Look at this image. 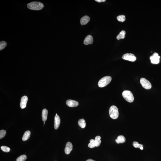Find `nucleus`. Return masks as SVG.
I'll return each instance as SVG.
<instances>
[{
  "label": "nucleus",
  "mask_w": 161,
  "mask_h": 161,
  "mask_svg": "<svg viewBox=\"0 0 161 161\" xmlns=\"http://www.w3.org/2000/svg\"><path fill=\"white\" fill-rule=\"evenodd\" d=\"M61 120L59 116L58 115H56L54 118V128L57 129L59 126L60 124Z\"/></svg>",
  "instance_id": "obj_12"
},
{
  "label": "nucleus",
  "mask_w": 161,
  "mask_h": 161,
  "mask_svg": "<svg viewBox=\"0 0 161 161\" xmlns=\"http://www.w3.org/2000/svg\"><path fill=\"white\" fill-rule=\"evenodd\" d=\"M115 141L118 144L123 143L125 142L126 138L124 136L120 135L118 137L117 139L115 140Z\"/></svg>",
  "instance_id": "obj_14"
},
{
  "label": "nucleus",
  "mask_w": 161,
  "mask_h": 161,
  "mask_svg": "<svg viewBox=\"0 0 161 161\" xmlns=\"http://www.w3.org/2000/svg\"><path fill=\"white\" fill-rule=\"evenodd\" d=\"M160 57L158 55V54L156 53H154L150 57L151 62L152 64H158L160 62Z\"/></svg>",
  "instance_id": "obj_7"
},
{
  "label": "nucleus",
  "mask_w": 161,
  "mask_h": 161,
  "mask_svg": "<svg viewBox=\"0 0 161 161\" xmlns=\"http://www.w3.org/2000/svg\"><path fill=\"white\" fill-rule=\"evenodd\" d=\"M140 149L141 150H143L144 149L143 147H141V148H140Z\"/></svg>",
  "instance_id": "obj_29"
},
{
  "label": "nucleus",
  "mask_w": 161,
  "mask_h": 161,
  "mask_svg": "<svg viewBox=\"0 0 161 161\" xmlns=\"http://www.w3.org/2000/svg\"><path fill=\"white\" fill-rule=\"evenodd\" d=\"M66 103L68 106L71 107H76L79 104L78 102L76 101L71 99L67 100Z\"/></svg>",
  "instance_id": "obj_11"
},
{
  "label": "nucleus",
  "mask_w": 161,
  "mask_h": 161,
  "mask_svg": "<svg viewBox=\"0 0 161 161\" xmlns=\"http://www.w3.org/2000/svg\"><path fill=\"white\" fill-rule=\"evenodd\" d=\"M90 17L87 16H85L81 18L80 20L81 24L82 25H85L90 21Z\"/></svg>",
  "instance_id": "obj_13"
},
{
  "label": "nucleus",
  "mask_w": 161,
  "mask_h": 161,
  "mask_svg": "<svg viewBox=\"0 0 161 161\" xmlns=\"http://www.w3.org/2000/svg\"><path fill=\"white\" fill-rule=\"evenodd\" d=\"M78 125L81 128H84L85 127L86 123L84 119H80L78 120Z\"/></svg>",
  "instance_id": "obj_17"
},
{
  "label": "nucleus",
  "mask_w": 161,
  "mask_h": 161,
  "mask_svg": "<svg viewBox=\"0 0 161 161\" xmlns=\"http://www.w3.org/2000/svg\"><path fill=\"white\" fill-rule=\"evenodd\" d=\"M123 97L129 103H132L134 100V97L133 93L131 91H125L122 93Z\"/></svg>",
  "instance_id": "obj_4"
},
{
  "label": "nucleus",
  "mask_w": 161,
  "mask_h": 161,
  "mask_svg": "<svg viewBox=\"0 0 161 161\" xmlns=\"http://www.w3.org/2000/svg\"><path fill=\"white\" fill-rule=\"evenodd\" d=\"M125 31H122L120 32L119 35H118L116 38L118 40L121 39H124L125 38Z\"/></svg>",
  "instance_id": "obj_18"
},
{
  "label": "nucleus",
  "mask_w": 161,
  "mask_h": 161,
  "mask_svg": "<svg viewBox=\"0 0 161 161\" xmlns=\"http://www.w3.org/2000/svg\"><path fill=\"white\" fill-rule=\"evenodd\" d=\"M112 79V77L109 76L103 77L98 82V86L100 87H105L110 83Z\"/></svg>",
  "instance_id": "obj_2"
},
{
  "label": "nucleus",
  "mask_w": 161,
  "mask_h": 161,
  "mask_svg": "<svg viewBox=\"0 0 161 161\" xmlns=\"http://www.w3.org/2000/svg\"><path fill=\"white\" fill-rule=\"evenodd\" d=\"M93 38L91 35H88L85 38L84 43L85 45L92 44L93 42Z\"/></svg>",
  "instance_id": "obj_10"
},
{
  "label": "nucleus",
  "mask_w": 161,
  "mask_h": 161,
  "mask_svg": "<svg viewBox=\"0 0 161 161\" xmlns=\"http://www.w3.org/2000/svg\"><path fill=\"white\" fill-rule=\"evenodd\" d=\"M117 19L119 22H123L125 20L126 18L125 16L121 15L117 17Z\"/></svg>",
  "instance_id": "obj_22"
},
{
  "label": "nucleus",
  "mask_w": 161,
  "mask_h": 161,
  "mask_svg": "<svg viewBox=\"0 0 161 161\" xmlns=\"http://www.w3.org/2000/svg\"><path fill=\"white\" fill-rule=\"evenodd\" d=\"M141 84L142 87L146 90H149L152 87V85L150 82L144 78H141L140 80Z\"/></svg>",
  "instance_id": "obj_5"
},
{
  "label": "nucleus",
  "mask_w": 161,
  "mask_h": 161,
  "mask_svg": "<svg viewBox=\"0 0 161 161\" xmlns=\"http://www.w3.org/2000/svg\"><path fill=\"white\" fill-rule=\"evenodd\" d=\"M45 124V122H44V124Z\"/></svg>",
  "instance_id": "obj_30"
},
{
  "label": "nucleus",
  "mask_w": 161,
  "mask_h": 161,
  "mask_svg": "<svg viewBox=\"0 0 161 161\" xmlns=\"http://www.w3.org/2000/svg\"><path fill=\"white\" fill-rule=\"evenodd\" d=\"M109 114L111 118L114 119H117L119 116L118 109L116 106H111L109 109Z\"/></svg>",
  "instance_id": "obj_3"
},
{
  "label": "nucleus",
  "mask_w": 161,
  "mask_h": 161,
  "mask_svg": "<svg viewBox=\"0 0 161 161\" xmlns=\"http://www.w3.org/2000/svg\"><path fill=\"white\" fill-rule=\"evenodd\" d=\"M101 137L100 136H97L95 137L94 140L96 147H98L100 145L101 141Z\"/></svg>",
  "instance_id": "obj_19"
},
{
  "label": "nucleus",
  "mask_w": 161,
  "mask_h": 161,
  "mask_svg": "<svg viewBox=\"0 0 161 161\" xmlns=\"http://www.w3.org/2000/svg\"><path fill=\"white\" fill-rule=\"evenodd\" d=\"M6 131L5 130H1L0 131V139L4 138L6 134Z\"/></svg>",
  "instance_id": "obj_26"
},
{
  "label": "nucleus",
  "mask_w": 161,
  "mask_h": 161,
  "mask_svg": "<svg viewBox=\"0 0 161 161\" xmlns=\"http://www.w3.org/2000/svg\"><path fill=\"white\" fill-rule=\"evenodd\" d=\"M7 43L6 42L2 41L0 42V50H2L6 47L7 45Z\"/></svg>",
  "instance_id": "obj_23"
},
{
  "label": "nucleus",
  "mask_w": 161,
  "mask_h": 161,
  "mask_svg": "<svg viewBox=\"0 0 161 161\" xmlns=\"http://www.w3.org/2000/svg\"><path fill=\"white\" fill-rule=\"evenodd\" d=\"M95 1L99 2H104L106 1L105 0H95Z\"/></svg>",
  "instance_id": "obj_27"
},
{
  "label": "nucleus",
  "mask_w": 161,
  "mask_h": 161,
  "mask_svg": "<svg viewBox=\"0 0 161 161\" xmlns=\"http://www.w3.org/2000/svg\"><path fill=\"white\" fill-rule=\"evenodd\" d=\"M1 150L6 153H8L10 151V149L8 147L6 146H2L1 147Z\"/></svg>",
  "instance_id": "obj_24"
},
{
  "label": "nucleus",
  "mask_w": 161,
  "mask_h": 161,
  "mask_svg": "<svg viewBox=\"0 0 161 161\" xmlns=\"http://www.w3.org/2000/svg\"><path fill=\"white\" fill-rule=\"evenodd\" d=\"M27 6L30 9L38 10L42 9L44 7V5L41 2H33L27 4Z\"/></svg>",
  "instance_id": "obj_1"
},
{
  "label": "nucleus",
  "mask_w": 161,
  "mask_h": 161,
  "mask_svg": "<svg viewBox=\"0 0 161 161\" xmlns=\"http://www.w3.org/2000/svg\"><path fill=\"white\" fill-rule=\"evenodd\" d=\"M57 115V114H56V115Z\"/></svg>",
  "instance_id": "obj_31"
},
{
  "label": "nucleus",
  "mask_w": 161,
  "mask_h": 161,
  "mask_svg": "<svg viewBox=\"0 0 161 161\" xmlns=\"http://www.w3.org/2000/svg\"><path fill=\"white\" fill-rule=\"evenodd\" d=\"M90 143L88 144V146L90 148H93L96 147L94 140L91 139L90 141Z\"/></svg>",
  "instance_id": "obj_21"
},
{
  "label": "nucleus",
  "mask_w": 161,
  "mask_h": 161,
  "mask_svg": "<svg viewBox=\"0 0 161 161\" xmlns=\"http://www.w3.org/2000/svg\"><path fill=\"white\" fill-rule=\"evenodd\" d=\"M31 135V132L29 131H27L25 132L22 138V140L23 141L27 140L29 138Z\"/></svg>",
  "instance_id": "obj_16"
},
{
  "label": "nucleus",
  "mask_w": 161,
  "mask_h": 161,
  "mask_svg": "<svg viewBox=\"0 0 161 161\" xmlns=\"http://www.w3.org/2000/svg\"><path fill=\"white\" fill-rule=\"evenodd\" d=\"M27 157L25 154L20 156L17 158L16 161H25L27 159Z\"/></svg>",
  "instance_id": "obj_20"
},
{
  "label": "nucleus",
  "mask_w": 161,
  "mask_h": 161,
  "mask_svg": "<svg viewBox=\"0 0 161 161\" xmlns=\"http://www.w3.org/2000/svg\"><path fill=\"white\" fill-rule=\"evenodd\" d=\"M27 101L28 98L27 96H24L22 97L21 99L20 103V106L22 109L25 108L26 106Z\"/></svg>",
  "instance_id": "obj_9"
},
{
  "label": "nucleus",
  "mask_w": 161,
  "mask_h": 161,
  "mask_svg": "<svg viewBox=\"0 0 161 161\" xmlns=\"http://www.w3.org/2000/svg\"><path fill=\"white\" fill-rule=\"evenodd\" d=\"M73 148L72 144L70 142H67L66 144V147L65 149V153L67 154H70Z\"/></svg>",
  "instance_id": "obj_8"
},
{
  "label": "nucleus",
  "mask_w": 161,
  "mask_h": 161,
  "mask_svg": "<svg viewBox=\"0 0 161 161\" xmlns=\"http://www.w3.org/2000/svg\"><path fill=\"white\" fill-rule=\"evenodd\" d=\"M48 111L46 109L43 110L42 112V118L43 121L45 122L46 121L48 117Z\"/></svg>",
  "instance_id": "obj_15"
},
{
  "label": "nucleus",
  "mask_w": 161,
  "mask_h": 161,
  "mask_svg": "<svg viewBox=\"0 0 161 161\" xmlns=\"http://www.w3.org/2000/svg\"><path fill=\"white\" fill-rule=\"evenodd\" d=\"M122 58L124 60L132 62H134L136 60V57L132 53H126L123 56Z\"/></svg>",
  "instance_id": "obj_6"
},
{
  "label": "nucleus",
  "mask_w": 161,
  "mask_h": 161,
  "mask_svg": "<svg viewBox=\"0 0 161 161\" xmlns=\"http://www.w3.org/2000/svg\"><path fill=\"white\" fill-rule=\"evenodd\" d=\"M86 161H95L91 159H88Z\"/></svg>",
  "instance_id": "obj_28"
},
{
  "label": "nucleus",
  "mask_w": 161,
  "mask_h": 161,
  "mask_svg": "<svg viewBox=\"0 0 161 161\" xmlns=\"http://www.w3.org/2000/svg\"><path fill=\"white\" fill-rule=\"evenodd\" d=\"M133 145L134 147L136 148H141V147H143V145L140 144H139L138 142L136 141H134L133 143Z\"/></svg>",
  "instance_id": "obj_25"
}]
</instances>
